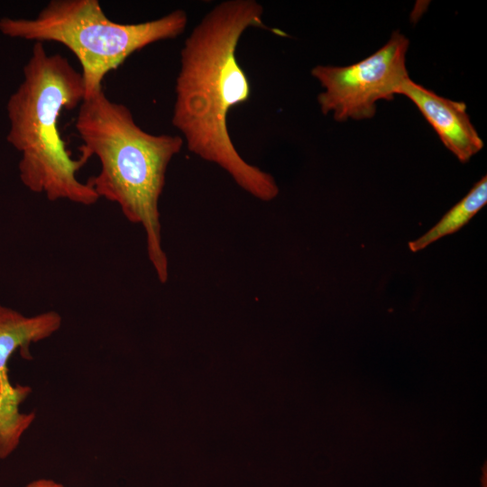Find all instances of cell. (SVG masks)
Here are the masks:
<instances>
[{"label": "cell", "mask_w": 487, "mask_h": 487, "mask_svg": "<svg viewBox=\"0 0 487 487\" xmlns=\"http://www.w3.org/2000/svg\"><path fill=\"white\" fill-rule=\"evenodd\" d=\"M409 39L399 31L369 57L348 66L317 65L311 75L323 87L317 96L321 112L337 122L372 118L376 103L391 100L409 78L406 67Z\"/></svg>", "instance_id": "obj_5"}, {"label": "cell", "mask_w": 487, "mask_h": 487, "mask_svg": "<svg viewBox=\"0 0 487 487\" xmlns=\"http://www.w3.org/2000/svg\"><path fill=\"white\" fill-rule=\"evenodd\" d=\"M262 15L255 0H225L192 29L180 50L171 123L190 152L217 165L256 199L269 202L280 192L275 179L242 157L227 125L231 109L252 94L237 46L249 28L267 29Z\"/></svg>", "instance_id": "obj_1"}, {"label": "cell", "mask_w": 487, "mask_h": 487, "mask_svg": "<svg viewBox=\"0 0 487 487\" xmlns=\"http://www.w3.org/2000/svg\"><path fill=\"white\" fill-rule=\"evenodd\" d=\"M75 128L82 141L80 157L96 156L97 175L87 182L99 198L119 206L124 217L144 230L146 251L157 278L165 283L169 262L162 246L159 201L171 160L182 149L178 134H153L140 127L124 104L100 89L78 106Z\"/></svg>", "instance_id": "obj_2"}, {"label": "cell", "mask_w": 487, "mask_h": 487, "mask_svg": "<svg viewBox=\"0 0 487 487\" xmlns=\"http://www.w3.org/2000/svg\"><path fill=\"white\" fill-rule=\"evenodd\" d=\"M487 203V178L483 176L467 195L455 205L440 221L425 234L409 243L412 252L420 251L436 240L451 234L475 216Z\"/></svg>", "instance_id": "obj_9"}, {"label": "cell", "mask_w": 487, "mask_h": 487, "mask_svg": "<svg viewBox=\"0 0 487 487\" xmlns=\"http://www.w3.org/2000/svg\"><path fill=\"white\" fill-rule=\"evenodd\" d=\"M61 316L53 310L25 316L0 304V390L11 384L7 363L19 351L25 360H32L30 345L45 340L61 326Z\"/></svg>", "instance_id": "obj_7"}, {"label": "cell", "mask_w": 487, "mask_h": 487, "mask_svg": "<svg viewBox=\"0 0 487 487\" xmlns=\"http://www.w3.org/2000/svg\"><path fill=\"white\" fill-rule=\"evenodd\" d=\"M23 73L7 103V141L21 152V181L50 201L94 205L99 197L78 178L87 161L71 157L58 127L61 112L79 106L85 98L81 73L66 57L49 53L43 42L34 43Z\"/></svg>", "instance_id": "obj_3"}, {"label": "cell", "mask_w": 487, "mask_h": 487, "mask_svg": "<svg viewBox=\"0 0 487 487\" xmlns=\"http://www.w3.org/2000/svg\"><path fill=\"white\" fill-rule=\"evenodd\" d=\"M188 18L182 9L138 23L111 20L98 0H51L33 18L0 19L3 34L35 42L55 41L78 59L86 96L103 88L105 77L146 46L181 35Z\"/></svg>", "instance_id": "obj_4"}, {"label": "cell", "mask_w": 487, "mask_h": 487, "mask_svg": "<svg viewBox=\"0 0 487 487\" xmlns=\"http://www.w3.org/2000/svg\"><path fill=\"white\" fill-rule=\"evenodd\" d=\"M25 487H65L51 479H38L29 482Z\"/></svg>", "instance_id": "obj_10"}, {"label": "cell", "mask_w": 487, "mask_h": 487, "mask_svg": "<svg viewBox=\"0 0 487 487\" xmlns=\"http://www.w3.org/2000/svg\"><path fill=\"white\" fill-rule=\"evenodd\" d=\"M398 95L408 97L432 126L440 141L461 162L468 161L483 147L464 102L446 98L407 78Z\"/></svg>", "instance_id": "obj_6"}, {"label": "cell", "mask_w": 487, "mask_h": 487, "mask_svg": "<svg viewBox=\"0 0 487 487\" xmlns=\"http://www.w3.org/2000/svg\"><path fill=\"white\" fill-rule=\"evenodd\" d=\"M32 392L27 385L9 384L0 390V459L19 446L23 434L35 419V412L21 413L19 407Z\"/></svg>", "instance_id": "obj_8"}]
</instances>
